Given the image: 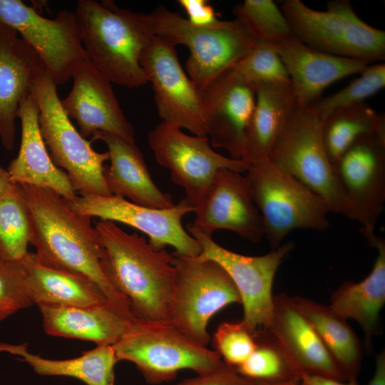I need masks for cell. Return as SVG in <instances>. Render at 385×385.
Wrapping results in <instances>:
<instances>
[{
	"label": "cell",
	"mask_w": 385,
	"mask_h": 385,
	"mask_svg": "<svg viewBox=\"0 0 385 385\" xmlns=\"http://www.w3.org/2000/svg\"><path fill=\"white\" fill-rule=\"evenodd\" d=\"M255 337L254 351L236 372L256 382L299 381L297 368L268 329L256 330Z\"/></svg>",
	"instance_id": "1f68e13d"
},
{
	"label": "cell",
	"mask_w": 385,
	"mask_h": 385,
	"mask_svg": "<svg viewBox=\"0 0 385 385\" xmlns=\"http://www.w3.org/2000/svg\"><path fill=\"white\" fill-rule=\"evenodd\" d=\"M245 177L272 250L294 230L329 227L330 210L325 201L270 160L250 165Z\"/></svg>",
	"instance_id": "52a82bcc"
},
{
	"label": "cell",
	"mask_w": 385,
	"mask_h": 385,
	"mask_svg": "<svg viewBox=\"0 0 385 385\" xmlns=\"http://www.w3.org/2000/svg\"><path fill=\"white\" fill-rule=\"evenodd\" d=\"M31 236L29 211L21 186L0 196V257L19 262L28 254Z\"/></svg>",
	"instance_id": "836d02e7"
},
{
	"label": "cell",
	"mask_w": 385,
	"mask_h": 385,
	"mask_svg": "<svg viewBox=\"0 0 385 385\" xmlns=\"http://www.w3.org/2000/svg\"><path fill=\"white\" fill-rule=\"evenodd\" d=\"M43 67L35 51L15 30L0 24V140L7 150L15 144L19 104L31 93Z\"/></svg>",
	"instance_id": "ffe728a7"
},
{
	"label": "cell",
	"mask_w": 385,
	"mask_h": 385,
	"mask_svg": "<svg viewBox=\"0 0 385 385\" xmlns=\"http://www.w3.org/2000/svg\"><path fill=\"white\" fill-rule=\"evenodd\" d=\"M75 14L89 60L111 83L133 88L148 83L140 63L153 36L145 14L112 1L79 0Z\"/></svg>",
	"instance_id": "3957f363"
},
{
	"label": "cell",
	"mask_w": 385,
	"mask_h": 385,
	"mask_svg": "<svg viewBox=\"0 0 385 385\" xmlns=\"http://www.w3.org/2000/svg\"><path fill=\"white\" fill-rule=\"evenodd\" d=\"M100 265L111 286L129 303L135 320L168 321L175 270L174 255L155 250L143 236L128 233L112 221L96 224Z\"/></svg>",
	"instance_id": "7a4b0ae2"
},
{
	"label": "cell",
	"mask_w": 385,
	"mask_h": 385,
	"mask_svg": "<svg viewBox=\"0 0 385 385\" xmlns=\"http://www.w3.org/2000/svg\"><path fill=\"white\" fill-rule=\"evenodd\" d=\"M255 381L242 376L225 364L213 371L185 379L177 385H255Z\"/></svg>",
	"instance_id": "ab89813d"
},
{
	"label": "cell",
	"mask_w": 385,
	"mask_h": 385,
	"mask_svg": "<svg viewBox=\"0 0 385 385\" xmlns=\"http://www.w3.org/2000/svg\"><path fill=\"white\" fill-rule=\"evenodd\" d=\"M145 19L153 36L189 49L185 69L200 91L260 41L236 17L211 25H196L160 5L145 14Z\"/></svg>",
	"instance_id": "277c9868"
},
{
	"label": "cell",
	"mask_w": 385,
	"mask_h": 385,
	"mask_svg": "<svg viewBox=\"0 0 385 385\" xmlns=\"http://www.w3.org/2000/svg\"><path fill=\"white\" fill-rule=\"evenodd\" d=\"M359 74L340 91L318 99L309 108L324 121L333 111L364 103L365 99L384 88V63L368 65Z\"/></svg>",
	"instance_id": "d590c367"
},
{
	"label": "cell",
	"mask_w": 385,
	"mask_h": 385,
	"mask_svg": "<svg viewBox=\"0 0 385 385\" xmlns=\"http://www.w3.org/2000/svg\"><path fill=\"white\" fill-rule=\"evenodd\" d=\"M327 7L336 12L344 26L341 56L368 63L385 59V31L363 21L348 0H333Z\"/></svg>",
	"instance_id": "d6a6232c"
},
{
	"label": "cell",
	"mask_w": 385,
	"mask_h": 385,
	"mask_svg": "<svg viewBox=\"0 0 385 385\" xmlns=\"http://www.w3.org/2000/svg\"><path fill=\"white\" fill-rule=\"evenodd\" d=\"M291 82L297 107L307 108L323 91L347 76L359 73L369 63L325 53L297 38L274 46Z\"/></svg>",
	"instance_id": "d6986e66"
},
{
	"label": "cell",
	"mask_w": 385,
	"mask_h": 385,
	"mask_svg": "<svg viewBox=\"0 0 385 385\" xmlns=\"http://www.w3.org/2000/svg\"><path fill=\"white\" fill-rule=\"evenodd\" d=\"M31 305L21 260L14 262L0 257V321Z\"/></svg>",
	"instance_id": "f35d334b"
},
{
	"label": "cell",
	"mask_w": 385,
	"mask_h": 385,
	"mask_svg": "<svg viewBox=\"0 0 385 385\" xmlns=\"http://www.w3.org/2000/svg\"><path fill=\"white\" fill-rule=\"evenodd\" d=\"M233 14L260 41L274 46L296 38L281 9L272 0H245L233 8Z\"/></svg>",
	"instance_id": "e575fe53"
},
{
	"label": "cell",
	"mask_w": 385,
	"mask_h": 385,
	"mask_svg": "<svg viewBox=\"0 0 385 385\" xmlns=\"http://www.w3.org/2000/svg\"><path fill=\"white\" fill-rule=\"evenodd\" d=\"M178 4L188 14V20L196 25H211L217 19L213 7L205 0H178Z\"/></svg>",
	"instance_id": "60d3db41"
},
{
	"label": "cell",
	"mask_w": 385,
	"mask_h": 385,
	"mask_svg": "<svg viewBox=\"0 0 385 385\" xmlns=\"http://www.w3.org/2000/svg\"><path fill=\"white\" fill-rule=\"evenodd\" d=\"M374 134H385V118L366 102L337 109L323 121V140L333 166L355 141Z\"/></svg>",
	"instance_id": "4dcf8cb0"
},
{
	"label": "cell",
	"mask_w": 385,
	"mask_h": 385,
	"mask_svg": "<svg viewBox=\"0 0 385 385\" xmlns=\"http://www.w3.org/2000/svg\"><path fill=\"white\" fill-rule=\"evenodd\" d=\"M19 185L29 211V244L36 249V261L90 279L117 312L128 320H135L128 302L111 286L102 271L101 245L91 217L73 212L68 200L49 188Z\"/></svg>",
	"instance_id": "6da1fadb"
},
{
	"label": "cell",
	"mask_w": 385,
	"mask_h": 385,
	"mask_svg": "<svg viewBox=\"0 0 385 385\" xmlns=\"http://www.w3.org/2000/svg\"><path fill=\"white\" fill-rule=\"evenodd\" d=\"M187 230L202 247L199 257L217 262L232 280L243 306L242 321L252 332L268 329L272 317V291L275 274L294 244L284 243L263 255L247 256L220 246L212 235L202 232L192 225H188Z\"/></svg>",
	"instance_id": "7c38bea8"
},
{
	"label": "cell",
	"mask_w": 385,
	"mask_h": 385,
	"mask_svg": "<svg viewBox=\"0 0 385 385\" xmlns=\"http://www.w3.org/2000/svg\"><path fill=\"white\" fill-rule=\"evenodd\" d=\"M294 36L309 47L340 56L344 26L334 11L314 10L300 0H286L281 6Z\"/></svg>",
	"instance_id": "f546056e"
},
{
	"label": "cell",
	"mask_w": 385,
	"mask_h": 385,
	"mask_svg": "<svg viewBox=\"0 0 385 385\" xmlns=\"http://www.w3.org/2000/svg\"><path fill=\"white\" fill-rule=\"evenodd\" d=\"M21 262L34 304L84 307L109 304L94 282L81 276L45 267L36 261L34 252H28Z\"/></svg>",
	"instance_id": "4316f807"
},
{
	"label": "cell",
	"mask_w": 385,
	"mask_h": 385,
	"mask_svg": "<svg viewBox=\"0 0 385 385\" xmlns=\"http://www.w3.org/2000/svg\"><path fill=\"white\" fill-rule=\"evenodd\" d=\"M255 108L245 133L242 160L249 165L270 160L273 146L297 108L290 81L255 85Z\"/></svg>",
	"instance_id": "cb8c5ba5"
},
{
	"label": "cell",
	"mask_w": 385,
	"mask_h": 385,
	"mask_svg": "<svg viewBox=\"0 0 385 385\" xmlns=\"http://www.w3.org/2000/svg\"><path fill=\"white\" fill-rule=\"evenodd\" d=\"M367 385H385L384 350L376 356L374 373Z\"/></svg>",
	"instance_id": "7bdbcfd3"
},
{
	"label": "cell",
	"mask_w": 385,
	"mask_h": 385,
	"mask_svg": "<svg viewBox=\"0 0 385 385\" xmlns=\"http://www.w3.org/2000/svg\"><path fill=\"white\" fill-rule=\"evenodd\" d=\"M213 345L222 361L233 370L242 365L256 346L255 332L241 320L223 322L217 327Z\"/></svg>",
	"instance_id": "74e56055"
},
{
	"label": "cell",
	"mask_w": 385,
	"mask_h": 385,
	"mask_svg": "<svg viewBox=\"0 0 385 385\" xmlns=\"http://www.w3.org/2000/svg\"><path fill=\"white\" fill-rule=\"evenodd\" d=\"M232 68L244 80L255 86L260 83L289 80L274 46L262 41H258Z\"/></svg>",
	"instance_id": "8d00e7d4"
},
{
	"label": "cell",
	"mask_w": 385,
	"mask_h": 385,
	"mask_svg": "<svg viewBox=\"0 0 385 385\" xmlns=\"http://www.w3.org/2000/svg\"><path fill=\"white\" fill-rule=\"evenodd\" d=\"M148 143L158 164L168 169L172 180L183 188L185 200L192 207L204 196L220 170L242 173L250 168L242 160L215 152L207 137L186 134L163 122L149 132Z\"/></svg>",
	"instance_id": "8fae6325"
},
{
	"label": "cell",
	"mask_w": 385,
	"mask_h": 385,
	"mask_svg": "<svg viewBox=\"0 0 385 385\" xmlns=\"http://www.w3.org/2000/svg\"><path fill=\"white\" fill-rule=\"evenodd\" d=\"M322 119L297 107L272 150L270 161L321 197L330 212L348 217L346 204L322 136Z\"/></svg>",
	"instance_id": "9c48e42d"
},
{
	"label": "cell",
	"mask_w": 385,
	"mask_h": 385,
	"mask_svg": "<svg viewBox=\"0 0 385 385\" xmlns=\"http://www.w3.org/2000/svg\"><path fill=\"white\" fill-rule=\"evenodd\" d=\"M0 24L15 30L36 53L55 83L68 81L89 60L75 12L48 19L20 0H0Z\"/></svg>",
	"instance_id": "30bf717a"
},
{
	"label": "cell",
	"mask_w": 385,
	"mask_h": 385,
	"mask_svg": "<svg viewBox=\"0 0 385 385\" xmlns=\"http://www.w3.org/2000/svg\"><path fill=\"white\" fill-rule=\"evenodd\" d=\"M377 250L373 268L363 280L346 281L331 294L329 307L345 319L355 320L362 329L364 344L372 349V338L379 330L380 312L385 304V242L376 237L371 245Z\"/></svg>",
	"instance_id": "484cf974"
},
{
	"label": "cell",
	"mask_w": 385,
	"mask_h": 385,
	"mask_svg": "<svg viewBox=\"0 0 385 385\" xmlns=\"http://www.w3.org/2000/svg\"><path fill=\"white\" fill-rule=\"evenodd\" d=\"M21 138L17 156L6 169L15 184L49 188L68 202L78 196L67 173L52 161L41 136L38 110L31 96L24 98L19 107Z\"/></svg>",
	"instance_id": "7402d4cb"
},
{
	"label": "cell",
	"mask_w": 385,
	"mask_h": 385,
	"mask_svg": "<svg viewBox=\"0 0 385 385\" xmlns=\"http://www.w3.org/2000/svg\"><path fill=\"white\" fill-rule=\"evenodd\" d=\"M193 212L192 225L205 234L229 230L254 243L265 237L262 216L240 173L220 170Z\"/></svg>",
	"instance_id": "e0dca14e"
},
{
	"label": "cell",
	"mask_w": 385,
	"mask_h": 385,
	"mask_svg": "<svg viewBox=\"0 0 385 385\" xmlns=\"http://www.w3.org/2000/svg\"><path fill=\"white\" fill-rule=\"evenodd\" d=\"M268 330L281 344L302 374L346 381L317 332L285 293L273 296Z\"/></svg>",
	"instance_id": "44dd1931"
},
{
	"label": "cell",
	"mask_w": 385,
	"mask_h": 385,
	"mask_svg": "<svg viewBox=\"0 0 385 385\" xmlns=\"http://www.w3.org/2000/svg\"><path fill=\"white\" fill-rule=\"evenodd\" d=\"M56 87L43 67L31 89L38 110L40 132L53 163L66 171L81 195H112L104 178L103 163L109 160L108 152L96 151L76 130L61 106Z\"/></svg>",
	"instance_id": "5b68a950"
},
{
	"label": "cell",
	"mask_w": 385,
	"mask_h": 385,
	"mask_svg": "<svg viewBox=\"0 0 385 385\" xmlns=\"http://www.w3.org/2000/svg\"><path fill=\"white\" fill-rule=\"evenodd\" d=\"M101 140L107 146L111 165L104 166V178L111 195L128 197L132 202L156 209L175 205L170 194L161 191L153 180L143 155L135 142L98 131L91 143Z\"/></svg>",
	"instance_id": "603a6c76"
},
{
	"label": "cell",
	"mask_w": 385,
	"mask_h": 385,
	"mask_svg": "<svg viewBox=\"0 0 385 385\" xmlns=\"http://www.w3.org/2000/svg\"><path fill=\"white\" fill-rule=\"evenodd\" d=\"M255 385H299V381H287V382H278V383H270V382H256Z\"/></svg>",
	"instance_id": "f6af8a7d"
},
{
	"label": "cell",
	"mask_w": 385,
	"mask_h": 385,
	"mask_svg": "<svg viewBox=\"0 0 385 385\" xmlns=\"http://www.w3.org/2000/svg\"><path fill=\"white\" fill-rule=\"evenodd\" d=\"M68 95L61 106L74 119L79 133L86 138L103 131L135 142L133 125L125 117L113 91L111 83L88 60L74 73Z\"/></svg>",
	"instance_id": "ac0fdd59"
},
{
	"label": "cell",
	"mask_w": 385,
	"mask_h": 385,
	"mask_svg": "<svg viewBox=\"0 0 385 385\" xmlns=\"http://www.w3.org/2000/svg\"><path fill=\"white\" fill-rule=\"evenodd\" d=\"M174 257L168 322L195 343L206 346L210 341L209 321L225 307L241 303L240 294L227 273L215 261L199 256Z\"/></svg>",
	"instance_id": "ba28073f"
},
{
	"label": "cell",
	"mask_w": 385,
	"mask_h": 385,
	"mask_svg": "<svg viewBox=\"0 0 385 385\" xmlns=\"http://www.w3.org/2000/svg\"><path fill=\"white\" fill-rule=\"evenodd\" d=\"M292 297L346 380L356 379L361 367L363 346L346 319L336 314L329 305L303 297Z\"/></svg>",
	"instance_id": "83f0119b"
},
{
	"label": "cell",
	"mask_w": 385,
	"mask_h": 385,
	"mask_svg": "<svg viewBox=\"0 0 385 385\" xmlns=\"http://www.w3.org/2000/svg\"><path fill=\"white\" fill-rule=\"evenodd\" d=\"M299 385H359L356 379H349L347 381H339L334 379L302 374L299 377Z\"/></svg>",
	"instance_id": "b9f144b4"
},
{
	"label": "cell",
	"mask_w": 385,
	"mask_h": 385,
	"mask_svg": "<svg viewBox=\"0 0 385 385\" xmlns=\"http://www.w3.org/2000/svg\"><path fill=\"white\" fill-rule=\"evenodd\" d=\"M0 351L19 356L40 375L73 377L87 385H114V366L118 360L113 346H97L78 357L63 360L32 354L26 344L0 343Z\"/></svg>",
	"instance_id": "f1b7e54d"
},
{
	"label": "cell",
	"mask_w": 385,
	"mask_h": 385,
	"mask_svg": "<svg viewBox=\"0 0 385 385\" xmlns=\"http://www.w3.org/2000/svg\"><path fill=\"white\" fill-rule=\"evenodd\" d=\"M46 334L113 346L128 329L130 321L109 304L84 307L38 305Z\"/></svg>",
	"instance_id": "d4e9b609"
},
{
	"label": "cell",
	"mask_w": 385,
	"mask_h": 385,
	"mask_svg": "<svg viewBox=\"0 0 385 385\" xmlns=\"http://www.w3.org/2000/svg\"><path fill=\"white\" fill-rule=\"evenodd\" d=\"M202 113L210 145L242 160L245 133L256 99L255 86L232 67L212 79L201 91Z\"/></svg>",
	"instance_id": "2e32d148"
},
{
	"label": "cell",
	"mask_w": 385,
	"mask_h": 385,
	"mask_svg": "<svg viewBox=\"0 0 385 385\" xmlns=\"http://www.w3.org/2000/svg\"><path fill=\"white\" fill-rule=\"evenodd\" d=\"M113 347L118 361L133 363L150 384L170 381L183 369L203 374L225 365L215 351L195 343L168 321H132Z\"/></svg>",
	"instance_id": "8992f818"
},
{
	"label": "cell",
	"mask_w": 385,
	"mask_h": 385,
	"mask_svg": "<svg viewBox=\"0 0 385 385\" xmlns=\"http://www.w3.org/2000/svg\"><path fill=\"white\" fill-rule=\"evenodd\" d=\"M16 184L13 183L7 170L0 165V196L9 192Z\"/></svg>",
	"instance_id": "ee69618b"
},
{
	"label": "cell",
	"mask_w": 385,
	"mask_h": 385,
	"mask_svg": "<svg viewBox=\"0 0 385 385\" xmlns=\"http://www.w3.org/2000/svg\"><path fill=\"white\" fill-rule=\"evenodd\" d=\"M334 171L348 210L371 245L385 202V134L364 136L338 159Z\"/></svg>",
	"instance_id": "4fadbf2b"
},
{
	"label": "cell",
	"mask_w": 385,
	"mask_h": 385,
	"mask_svg": "<svg viewBox=\"0 0 385 385\" xmlns=\"http://www.w3.org/2000/svg\"><path fill=\"white\" fill-rule=\"evenodd\" d=\"M76 213L101 220L118 222L145 233L149 244L155 250L169 245L175 250L176 256L196 257L202 253L199 242L187 232L182 224L183 217L193 212L185 198L167 209L142 206L116 196L81 195L68 202Z\"/></svg>",
	"instance_id": "5bb4252c"
},
{
	"label": "cell",
	"mask_w": 385,
	"mask_h": 385,
	"mask_svg": "<svg viewBox=\"0 0 385 385\" xmlns=\"http://www.w3.org/2000/svg\"><path fill=\"white\" fill-rule=\"evenodd\" d=\"M162 122L207 137L201 93L180 66L175 46L153 36L140 61Z\"/></svg>",
	"instance_id": "9a60e30c"
}]
</instances>
